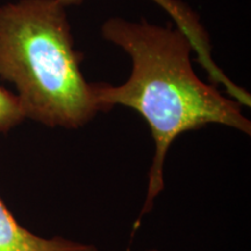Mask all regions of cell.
<instances>
[{
    "instance_id": "1",
    "label": "cell",
    "mask_w": 251,
    "mask_h": 251,
    "mask_svg": "<svg viewBox=\"0 0 251 251\" xmlns=\"http://www.w3.org/2000/svg\"><path fill=\"white\" fill-rule=\"evenodd\" d=\"M101 31L103 39L130 56L133 69L122 85L96 83L98 100L105 112L115 105L136 111L148 122L155 142L148 192L135 230L164 188L166 153L180 134L216 124L250 135L251 122L242 114L240 102L200 80L191 62L192 46L177 27L111 18Z\"/></svg>"
},
{
    "instance_id": "2",
    "label": "cell",
    "mask_w": 251,
    "mask_h": 251,
    "mask_svg": "<svg viewBox=\"0 0 251 251\" xmlns=\"http://www.w3.org/2000/svg\"><path fill=\"white\" fill-rule=\"evenodd\" d=\"M65 7L20 0L0 7V77L13 83L26 118L77 129L105 112L80 70Z\"/></svg>"
},
{
    "instance_id": "3",
    "label": "cell",
    "mask_w": 251,
    "mask_h": 251,
    "mask_svg": "<svg viewBox=\"0 0 251 251\" xmlns=\"http://www.w3.org/2000/svg\"><path fill=\"white\" fill-rule=\"evenodd\" d=\"M59 4L67 7L71 5H79L84 0H57ZM161 6L174 20L175 26L179 29L190 41L193 51L197 55V61L209 75L213 83L221 84L227 90V93L238 102H244L248 99V92L237 86L229 79L219 65L212 58V46L208 34L202 27L198 15L180 0H151Z\"/></svg>"
},
{
    "instance_id": "4",
    "label": "cell",
    "mask_w": 251,
    "mask_h": 251,
    "mask_svg": "<svg viewBox=\"0 0 251 251\" xmlns=\"http://www.w3.org/2000/svg\"><path fill=\"white\" fill-rule=\"evenodd\" d=\"M0 251H98L93 244L59 236L45 238L24 228L0 198Z\"/></svg>"
},
{
    "instance_id": "5",
    "label": "cell",
    "mask_w": 251,
    "mask_h": 251,
    "mask_svg": "<svg viewBox=\"0 0 251 251\" xmlns=\"http://www.w3.org/2000/svg\"><path fill=\"white\" fill-rule=\"evenodd\" d=\"M25 119L26 114L19 97L0 85V133H7Z\"/></svg>"
},
{
    "instance_id": "6",
    "label": "cell",
    "mask_w": 251,
    "mask_h": 251,
    "mask_svg": "<svg viewBox=\"0 0 251 251\" xmlns=\"http://www.w3.org/2000/svg\"><path fill=\"white\" fill-rule=\"evenodd\" d=\"M149 251H157V250H149Z\"/></svg>"
}]
</instances>
